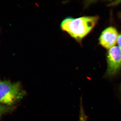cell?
I'll use <instances>...</instances> for the list:
<instances>
[{
	"instance_id": "6",
	"label": "cell",
	"mask_w": 121,
	"mask_h": 121,
	"mask_svg": "<svg viewBox=\"0 0 121 121\" xmlns=\"http://www.w3.org/2000/svg\"><path fill=\"white\" fill-rule=\"evenodd\" d=\"M11 107L0 104V118L2 115L11 110Z\"/></svg>"
},
{
	"instance_id": "4",
	"label": "cell",
	"mask_w": 121,
	"mask_h": 121,
	"mask_svg": "<svg viewBox=\"0 0 121 121\" xmlns=\"http://www.w3.org/2000/svg\"><path fill=\"white\" fill-rule=\"evenodd\" d=\"M118 36L116 29L109 27L102 32L99 37V43L105 48L110 49L115 46Z\"/></svg>"
},
{
	"instance_id": "8",
	"label": "cell",
	"mask_w": 121,
	"mask_h": 121,
	"mask_svg": "<svg viewBox=\"0 0 121 121\" xmlns=\"http://www.w3.org/2000/svg\"><path fill=\"white\" fill-rule=\"evenodd\" d=\"M120 91H121V86H120Z\"/></svg>"
},
{
	"instance_id": "2",
	"label": "cell",
	"mask_w": 121,
	"mask_h": 121,
	"mask_svg": "<svg viewBox=\"0 0 121 121\" xmlns=\"http://www.w3.org/2000/svg\"><path fill=\"white\" fill-rule=\"evenodd\" d=\"M25 94L19 82H13L0 78V104L11 106L22 99Z\"/></svg>"
},
{
	"instance_id": "3",
	"label": "cell",
	"mask_w": 121,
	"mask_h": 121,
	"mask_svg": "<svg viewBox=\"0 0 121 121\" xmlns=\"http://www.w3.org/2000/svg\"><path fill=\"white\" fill-rule=\"evenodd\" d=\"M107 75L115 74L121 67V50L118 46H114L109 49L107 56Z\"/></svg>"
},
{
	"instance_id": "7",
	"label": "cell",
	"mask_w": 121,
	"mask_h": 121,
	"mask_svg": "<svg viewBox=\"0 0 121 121\" xmlns=\"http://www.w3.org/2000/svg\"><path fill=\"white\" fill-rule=\"evenodd\" d=\"M117 43L118 45V47L121 48V34L118 35Z\"/></svg>"
},
{
	"instance_id": "1",
	"label": "cell",
	"mask_w": 121,
	"mask_h": 121,
	"mask_svg": "<svg viewBox=\"0 0 121 121\" xmlns=\"http://www.w3.org/2000/svg\"><path fill=\"white\" fill-rule=\"evenodd\" d=\"M98 19L97 16H84L78 18L69 17L62 21L60 27L61 30L79 42L90 32Z\"/></svg>"
},
{
	"instance_id": "5",
	"label": "cell",
	"mask_w": 121,
	"mask_h": 121,
	"mask_svg": "<svg viewBox=\"0 0 121 121\" xmlns=\"http://www.w3.org/2000/svg\"><path fill=\"white\" fill-rule=\"evenodd\" d=\"M87 117L84 112L82 99L80 102L79 121H87Z\"/></svg>"
}]
</instances>
